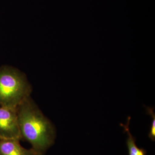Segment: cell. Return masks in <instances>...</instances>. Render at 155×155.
<instances>
[{
    "label": "cell",
    "mask_w": 155,
    "mask_h": 155,
    "mask_svg": "<svg viewBox=\"0 0 155 155\" xmlns=\"http://www.w3.org/2000/svg\"><path fill=\"white\" fill-rule=\"evenodd\" d=\"M17 114L22 140L31 144L36 155H45L54 143V126L30 96L17 107Z\"/></svg>",
    "instance_id": "obj_1"
},
{
    "label": "cell",
    "mask_w": 155,
    "mask_h": 155,
    "mask_svg": "<svg viewBox=\"0 0 155 155\" xmlns=\"http://www.w3.org/2000/svg\"><path fill=\"white\" fill-rule=\"evenodd\" d=\"M32 87L26 75L9 66L0 67V106L17 109L30 96Z\"/></svg>",
    "instance_id": "obj_2"
},
{
    "label": "cell",
    "mask_w": 155,
    "mask_h": 155,
    "mask_svg": "<svg viewBox=\"0 0 155 155\" xmlns=\"http://www.w3.org/2000/svg\"><path fill=\"white\" fill-rule=\"evenodd\" d=\"M0 139L22 140L17 109L0 106Z\"/></svg>",
    "instance_id": "obj_3"
},
{
    "label": "cell",
    "mask_w": 155,
    "mask_h": 155,
    "mask_svg": "<svg viewBox=\"0 0 155 155\" xmlns=\"http://www.w3.org/2000/svg\"><path fill=\"white\" fill-rule=\"evenodd\" d=\"M17 139H0V155H36L32 149H27Z\"/></svg>",
    "instance_id": "obj_4"
},
{
    "label": "cell",
    "mask_w": 155,
    "mask_h": 155,
    "mask_svg": "<svg viewBox=\"0 0 155 155\" xmlns=\"http://www.w3.org/2000/svg\"><path fill=\"white\" fill-rule=\"evenodd\" d=\"M130 117H128L127 124L125 125L121 124L123 126L125 132H127L128 137L126 141V144L128 148L129 155H146L147 151L144 149L139 148L136 144V138L132 136L130 131L129 125L130 124Z\"/></svg>",
    "instance_id": "obj_5"
},
{
    "label": "cell",
    "mask_w": 155,
    "mask_h": 155,
    "mask_svg": "<svg viewBox=\"0 0 155 155\" xmlns=\"http://www.w3.org/2000/svg\"><path fill=\"white\" fill-rule=\"evenodd\" d=\"M147 113L152 116L153 118L152 122L151 127L150 130V133L149 134V137L150 139L153 141L155 140V115L153 112V108H150L149 107H147Z\"/></svg>",
    "instance_id": "obj_6"
}]
</instances>
